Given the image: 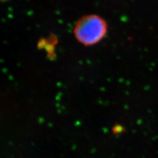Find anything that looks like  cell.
I'll list each match as a JSON object with an SVG mask.
<instances>
[{
	"instance_id": "6da1fadb",
	"label": "cell",
	"mask_w": 158,
	"mask_h": 158,
	"mask_svg": "<svg viewBox=\"0 0 158 158\" xmlns=\"http://www.w3.org/2000/svg\"><path fill=\"white\" fill-rule=\"evenodd\" d=\"M74 32L76 39L81 44L93 45L103 38L107 32V25L99 17H85L76 24Z\"/></svg>"
}]
</instances>
